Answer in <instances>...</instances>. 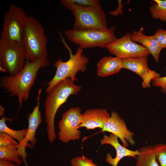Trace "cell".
Listing matches in <instances>:
<instances>
[{
	"mask_svg": "<svg viewBox=\"0 0 166 166\" xmlns=\"http://www.w3.org/2000/svg\"><path fill=\"white\" fill-rule=\"evenodd\" d=\"M18 144L5 147H0V159L14 162L17 166L22 162L20 159Z\"/></svg>",
	"mask_w": 166,
	"mask_h": 166,
	"instance_id": "obj_19",
	"label": "cell"
},
{
	"mask_svg": "<svg viewBox=\"0 0 166 166\" xmlns=\"http://www.w3.org/2000/svg\"><path fill=\"white\" fill-rule=\"evenodd\" d=\"M119 3L118 6L117 8V9L114 11H111L109 12V14L111 15H113L115 17H116L118 15V11L120 12L121 14L123 15V12L122 10V6L121 5V0H118Z\"/></svg>",
	"mask_w": 166,
	"mask_h": 166,
	"instance_id": "obj_28",
	"label": "cell"
},
{
	"mask_svg": "<svg viewBox=\"0 0 166 166\" xmlns=\"http://www.w3.org/2000/svg\"><path fill=\"white\" fill-rule=\"evenodd\" d=\"M29 16L22 8L11 4L4 14L0 40L22 44Z\"/></svg>",
	"mask_w": 166,
	"mask_h": 166,
	"instance_id": "obj_6",
	"label": "cell"
},
{
	"mask_svg": "<svg viewBox=\"0 0 166 166\" xmlns=\"http://www.w3.org/2000/svg\"><path fill=\"white\" fill-rule=\"evenodd\" d=\"M61 41L69 51V58L65 62L63 61L61 58L56 60L54 67L56 71L52 79L48 83L45 90L46 93L57 84L67 78H69L73 81L77 80L76 75L79 71L84 72L87 69V66L89 62L88 58L83 54V50L79 47L75 54H73L70 47L65 42L64 38L60 34Z\"/></svg>",
	"mask_w": 166,
	"mask_h": 166,
	"instance_id": "obj_3",
	"label": "cell"
},
{
	"mask_svg": "<svg viewBox=\"0 0 166 166\" xmlns=\"http://www.w3.org/2000/svg\"><path fill=\"white\" fill-rule=\"evenodd\" d=\"M122 60L123 68L131 71L141 77L143 88H150L151 81L160 77L159 73L149 68L147 57L125 58Z\"/></svg>",
	"mask_w": 166,
	"mask_h": 166,
	"instance_id": "obj_13",
	"label": "cell"
},
{
	"mask_svg": "<svg viewBox=\"0 0 166 166\" xmlns=\"http://www.w3.org/2000/svg\"><path fill=\"white\" fill-rule=\"evenodd\" d=\"M18 144L15 140L8 134L0 132V147H5Z\"/></svg>",
	"mask_w": 166,
	"mask_h": 166,
	"instance_id": "obj_25",
	"label": "cell"
},
{
	"mask_svg": "<svg viewBox=\"0 0 166 166\" xmlns=\"http://www.w3.org/2000/svg\"><path fill=\"white\" fill-rule=\"evenodd\" d=\"M49 64L47 57L41 58L34 62L26 59L24 67L18 73L13 76H4L1 77L0 87L6 90L5 93H10V97H18L20 109L23 101H26L29 97L30 89L39 70Z\"/></svg>",
	"mask_w": 166,
	"mask_h": 166,
	"instance_id": "obj_1",
	"label": "cell"
},
{
	"mask_svg": "<svg viewBox=\"0 0 166 166\" xmlns=\"http://www.w3.org/2000/svg\"><path fill=\"white\" fill-rule=\"evenodd\" d=\"M26 60L22 44L0 40L1 71L15 75L22 69Z\"/></svg>",
	"mask_w": 166,
	"mask_h": 166,
	"instance_id": "obj_8",
	"label": "cell"
},
{
	"mask_svg": "<svg viewBox=\"0 0 166 166\" xmlns=\"http://www.w3.org/2000/svg\"><path fill=\"white\" fill-rule=\"evenodd\" d=\"M42 90V89L39 90L37 97V104L27 117L28 125L26 133L23 140L18 143L17 145L19 156L22 158V161L26 166H29L26 160L27 155L26 152V148L28 146L31 148L36 144V132L42 121L41 113L39 109L40 98Z\"/></svg>",
	"mask_w": 166,
	"mask_h": 166,
	"instance_id": "obj_11",
	"label": "cell"
},
{
	"mask_svg": "<svg viewBox=\"0 0 166 166\" xmlns=\"http://www.w3.org/2000/svg\"><path fill=\"white\" fill-rule=\"evenodd\" d=\"M6 120L11 121L12 120L3 116L0 120V132H4L20 142L23 139L27 132V128L20 130H15L9 127L6 123Z\"/></svg>",
	"mask_w": 166,
	"mask_h": 166,
	"instance_id": "obj_20",
	"label": "cell"
},
{
	"mask_svg": "<svg viewBox=\"0 0 166 166\" xmlns=\"http://www.w3.org/2000/svg\"><path fill=\"white\" fill-rule=\"evenodd\" d=\"M156 158L160 166H166V143H160L153 146Z\"/></svg>",
	"mask_w": 166,
	"mask_h": 166,
	"instance_id": "obj_22",
	"label": "cell"
},
{
	"mask_svg": "<svg viewBox=\"0 0 166 166\" xmlns=\"http://www.w3.org/2000/svg\"><path fill=\"white\" fill-rule=\"evenodd\" d=\"M115 30L114 26L105 30H76L73 29L65 30L64 34L69 42L79 45V47L82 49L97 47L104 48L117 39Z\"/></svg>",
	"mask_w": 166,
	"mask_h": 166,
	"instance_id": "obj_5",
	"label": "cell"
},
{
	"mask_svg": "<svg viewBox=\"0 0 166 166\" xmlns=\"http://www.w3.org/2000/svg\"><path fill=\"white\" fill-rule=\"evenodd\" d=\"M101 132H108L117 136L126 148L128 147V143L132 146L135 144L133 138L134 134L127 128L124 120L115 111H112Z\"/></svg>",
	"mask_w": 166,
	"mask_h": 166,
	"instance_id": "obj_12",
	"label": "cell"
},
{
	"mask_svg": "<svg viewBox=\"0 0 166 166\" xmlns=\"http://www.w3.org/2000/svg\"><path fill=\"white\" fill-rule=\"evenodd\" d=\"M13 162L0 159V166H17Z\"/></svg>",
	"mask_w": 166,
	"mask_h": 166,
	"instance_id": "obj_29",
	"label": "cell"
},
{
	"mask_svg": "<svg viewBox=\"0 0 166 166\" xmlns=\"http://www.w3.org/2000/svg\"><path fill=\"white\" fill-rule=\"evenodd\" d=\"M131 37L132 34L127 32L110 43L106 48L110 53L121 59L147 57L150 54L148 49L133 42Z\"/></svg>",
	"mask_w": 166,
	"mask_h": 166,
	"instance_id": "obj_10",
	"label": "cell"
},
{
	"mask_svg": "<svg viewBox=\"0 0 166 166\" xmlns=\"http://www.w3.org/2000/svg\"><path fill=\"white\" fill-rule=\"evenodd\" d=\"M136 157V166H160L156 158L153 146L149 145L139 148Z\"/></svg>",
	"mask_w": 166,
	"mask_h": 166,
	"instance_id": "obj_18",
	"label": "cell"
},
{
	"mask_svg": "<svg viewBox=\"0 0 166 166\" xmlns=\"http://www.w3.org/2000/svg\"><path fill=\"white\" fill-rule=\"evenodd\" d=\"M4 107L1 105H0V116L2 117L4 114Z\"/></svg>",
	"mask_w": 166,
	"mask_h": 166,
	"instance_id": "obj_30",
	"label": "cell"
},
{
	"mask_svg": "<svg viewBox=\"0 0 166 166\" xmlns=\"http://www.w3.org/2000/svg\"><path fill=\"white\" fill-rule=\"evenodd\" d=\"M70 10L75 18L74 30H105L108 29L106 14L100 4L91 6H83L75 3Z\"/></svg>",
	"mask_w": 166,
	"mask_h": 166,
	"instance_id": "obj_7",
	"label": "cell"
},
{
	"mask_svg": "<svg viewBox=\"0 0 166 166\" xmlns=\"http://www.w3.org/2000/svg\"><path fill=\"white\" fill-rule=\"evenodd\" d=\"M101 145L109 144L113 146L116 152L115 158H112L111 154L108 153L106 157V161L113 166H117L119 161L123 158L129 156L136 158L139 154L138 150L135 151L131 150L121 145L118 140V137L111 134L108 136L104 135L100 140Z\"/></svg>",
	"mask_w": 166,
	"mask_h": 166,
	"instance_id": "obj_14",
	"label": "cell"
},
{
	"mask_svg": "<svg viewBox=\"0 0 166 166\" xmlns=\"http://www.w3.org/2000/svg\"><path fill=\"white\" fill-rule=\"evenodd\" d=\"M83 122L80 108H70L63 113L58 123L59 139L65 143L70 140L79 139L81 131L79 130V126Z\"/></svg>",
	"mask_w": 166,
	"mask_h": 166,
	"instance_id": "obj_9",
	"label": "cell"
},
{
	"mask_svg": "<svg viewBox=\"0 0 166 166\" xmlns=\"http://www.w3.org/2000/svg\"><path fill=\"white\" fill-rule=\"evenodd\" d=\"M156 41L162 49L166 48V30L159 28L154 35Z\"/></svg>",
	"mask_w": 166,
	"mask_h": 166,
	"instance_id": "obj_24",
	"label": "cell"
},
{
	"mask_svg": "<svg viewBox=\"0 0 166 166\" xmlns=\"http://www.w3.org/2000/svg\"><path fill=\"white\" fill-rule=\"evenodd\" d=\"M44 31L43 26L37 19L29 16L22 45L26 59L31 62L48 56V40Z\"/></svg>",
	"mask_w": 166,
	"mask_h": 166,
	"instance_id": "obj_4",
	"label": "cell"
},
{
	"mask_svg": "<svg viewBox=\"0 0 166 166\" xmlns=\"http://www.w3.org/2000/svg\"><path fill=\"white\" fill-rule=\"evenodd\" d=\"M70 163L72 166H99L93 162L92 159L84 155L73 158L70 160Z\"/></svg>",
	"mask_w": 166,
	"mask_h": 166,
	"instance_id": "obj_23",
	"label": "cell"
},
{
	"mask_svg": "<svg viewBox=\"0 0 166 166\" xmlns=\"http://www.w3.org/2000/svg\"><path fill=\"white\" fill-rule=\"evenodd\" d=\"M152 81L154 87H160L162 92L166 93V76L156 78Z\"/></svg>",
	"mask_w": 166,
	"mask_h": 166,
	"instance_id": "obj_26",
	"label": "cell"
},
{
	"mask_svg": "<svg viewBox=\"0 0 166 166\" xmlns=\"http://www.w3.org/2000/svg\"><path fill=\"white\" fill-rule=\"evenodd\" d=\"M69 78H66L55 85L48 93L45 102V121L48 138L53 143L56 137L54 119L60 107L65 103L71 95H77L81 86L74 84Z\"/></svg>",
	"mask_w": 166,
	"mask_h": 166,
	"instance_id": "obj_2",
	"label": "cell"
},
{
	"mask_svg": "<svg viewBox=\"0 0 166 166\" xmlns=\"http://www.w3.org/2000/svg\"><path fill=\"white\" fill-rule=\"evenodd\" d=\"M144 28L141 27L137 31H133L132 34V39L135 42H138L147 49L154 58L156 62L158 63L159 56L162 49L159 44L154 35L148 36L144 34Z\"/></svg>",
	"mask_w": 166,
	"mask_h": 166,
	"instance_id": "obj_16",
	"label": "cell"
},
{
	"mask_svg": "<svg viewBox=\"0 0 166 166\" xmlns=\"http://www.w3.org/2000/svg\"><path fill=\"white\" fill-rule=\"evenodd\" d=\"M155 3L150 7L152 18L155 19L166 21V0H154Z\"/></svg>",
	"mask_w": 166,
	"mask_h": 166,
	"instance_id": "obj_21",
	"label": "cell"
},
{
	"mask_svg": "<svg viewBox=\"0 0 166 166\" xmlns=\"http://www.w3.org/2000/svg\"><path fill=\"white\" fill-rule=\"evenodd\" d=\"M75 3L79 6H91L100 4L98 0H73Z\"/></svg>",
	"mask_w": 166,
	"mask_h": 166,
	"instance_id": "obj_27",
	"label": "cell"
},
{
	"mask_svg": "<svg viewBox=\"0 0 166 166\" xmlns=\"http://www.w3.org/2000/svg\"><path fill=\"white\" fill-rule=\"evenodd\" d=\"M83 122L79 128L85 127L87 129L97 128L102 129L110 114L105 109H89L82 114Z\"/></svg>",
	"mask_w": 166,
	"mask_h": 166,
	"instance_id": "obj_15",
	"label": "cell"
},
{
	"mask_svg": "<svg viewBox=\"0 0 166 166\" xmlns=\"http://www.w3.org/2000/svg\"><path fill=\"white\" fill-rule=\"evenodd\" d=\"M97 74L106 77L118 73L123 68L122 59L117 57H105L97 64Z\"/></svg>",
	"mask_w": 166,
	"mask_h": 166,
	"instance_id": "obj_17",
	"label": "cell"
}]
</instances>
